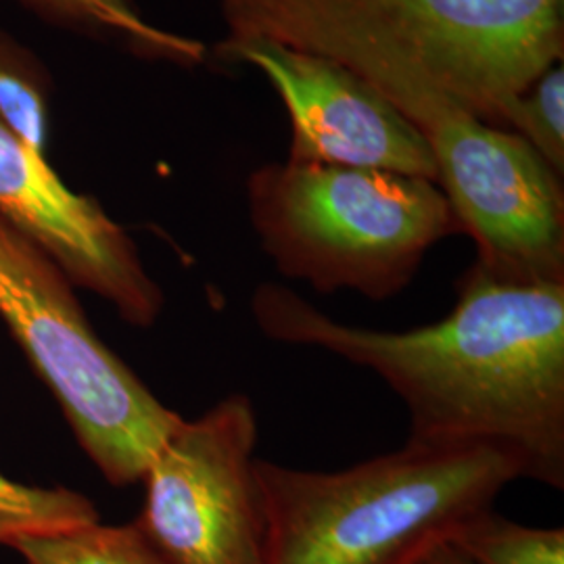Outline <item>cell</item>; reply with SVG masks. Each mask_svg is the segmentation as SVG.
Returning a JSON list of instances; mask_svg holds the SVG:
<instances>
[{
  "instance_id": "cell-2",
  "label": "cell",
  "mask_w": 564,
  "mask_h": 564,
  "mask_svg": "<svg viewBox=\"0 0 564 564\" xmlns=\"http://www.w3.org/2000/svg\"><path fill=\"white\" fill-rule=\"evenodd\" d=\"M223 44L265 39L339 61L421 132L508 123L563 55V0H220Z\"/></svg>"
},
{
  "instance_id": "cell-16",
  "label": "cell",
  "mask_w": 564,
  "mask_h": 564,
  "mask_svg": "<svg viewBox=\"0 0 564 564\" xmlns=\"http://www.w3.org/2000/svg\"><path fill=\"white\" fill-rule=\"evenodd\" d=\"M412 564H473L463 552L449 542L433 545L431 550H426L421 558H416Z\"/></svg>"
},
{
  "instance_id": "cell-11",
  "label": "cell",
  "mask_w": 564,
  "mask_h": 564,
  "mask_svg": "<svg viewBox=\"0 0 564 564\" xmlns=\"http://www.w3.org/2000/svg\"><path fill=\"white\" fill-rule=\"evenodd\" d=\"M23 564H170L134 523L80 524L11 545Z\"/></svg>"
},
{
  "instance_id": "cell-1",
  "label": "cell",
  "mask_w": 564,
  "mask_h": 564,
  "mask_svg": "<svg viewBox=\"0 0 564 564\" xmlns=\"http://www.w3.org/2000/svg\"><path fill=\"white\" fill-rule=\"evenodd\" d=\"M251 314L268 339L318 347L381 377L423 444H491L524 479L564 487V282H508L473 263L454 310L412 330L341 323L263 282Z\"/></svg>"
},
{
  "instance_id": "cell-8",
  "label": "cell",
  "mask_w": 564,
  "mask_h": 564,
  "mask_svg": "<svg viewBox=\"0 0 564 564\" xmlns=\"http://www.w3.org/2000/svg\"><path fill=\"white\" fill-rule=\"evenodd\" d=\"M218 55L260 69L291 116L289 160L437 178L423 132L339 61L265 39L218 44Z\"/></svg>"
},
{
  "instance_id": "cell-5",
  "label": "cell",
  "mask_w": 564,
  "mask_h": 564,
  "mask_svg": "<svg viewBox=\"0 0 564 564\" xmlns=\"http://www.w3.org/2000/svg\"><path fill=\"white\" fill-rule=\"evenodd\" d=\"M0 318L107 484L118 489L141 484L181 414L101 341L76 297V284L2 214Z\"/></svg>"
},
{
  "instance_id": "cell-12",
  "label": "cell",
  "mask_w": 564,
  "mask_h": 564,
  "mask_svg": "<svg viewBox=\"0 0 564 564\" xmlns=\"http://www.w3.org/2000/svg\"><path fill=\"white\" fill-rule=\"evenodd\" d=\"M0 121L46 155L53 130L51 76L39 57L0 30Z\"/></svg>"
},
{
  "instance_id": "cell-15",
  "label": "cell",
  "mask_w": 564,
  "mask_h": 564,
  "mask_svg": "<svg viewBox=\"0 0 564 564\" xmlns=\"http://www.w3.org/2000/svg\"><path fill=\"white\" fill-rule=\"evenodd\" d=\"M564 69H545L517 101L508 123L523 137L556 174L564 170Z\"/></svg>"
},
{
  "instance_id": "cell-10",
  "label": "cell",
  "mask_w": 564,
  "mask_h": 564,
  "mask_svg": "<svg viewBox=\"0 0 564 564\" xmlns=\"http://www.w3.org/2000/svg\"><path fill=\"white\" fill-rule=\"evenodd\" d=\"M42 20L113 41L147 59L172 61L184 67L207 59L203 42L153 25L134 0H18Z\"/></svg>"
},
{
  "instance_id": "cell-14",
  "label": "cell",
  "mask_w": 564,
  "mask_h": 564,
  "mask_svg": "<svg viewBox=\"0 0 564 564\" xmlns=\"http://www.w3.org/2000/svg\"><path fill=\"white\" fill-rule=\"evenodd\" d=\"M99 510L90 498L67 487H32L0 475V545L30 535L95 523Z\"/></svg>"
},
{
  "instance_id": "cell-4",
  "label": "cell",
  "mask_w": 564,
  "mask_h": 564,
  "mask_svg": "<svg viewBox=\"0 0 564 564\" xmlns=\"http://www.w3.org/2000/svg\"><path fill=\"white\" fill-rule=\"evenodd\" d=\"M247 203L282 276L372 302L402 293L429 249L460 232L435 182L381 170L268 163L249 176Z\"/></svg>"
},
{
  "instance_id": "cell-7",
  "label": "cell",
  "mask_w": 564,
  "mask_h": 564,
  "mask_svg": "<svg viewBox=\"0 0 564 564\" xmlns=\"http://www.w3.org/2000/svg\"><path fill=\"white\" fill-rule=\"evenodd\" d=\"M449 209L477 245V265L508 282H564L563 184L519 137L468 113L423 132Z\"/></svg>"
},
{
  "instance_id": "cell-3",
  "label": "cell",
  "mask_w": 564,
  "mask_h": 564,
  "mask_svg": "<svg viewBox=\"0 0 564 564\" xmlns=\"http://www.w3.org/2000/svg\"><path fill=\"white\" fill-rule=\"evenodd\" d=\"M265 564H412L494 508L523 464L500 445L423 444L341 470L258 460Z\"/></svg>"
},
{
  "instance_id": "cell-6",
  "label": "cell",
  "mask_w": 564,
  "mask_h": 564,
  "mask_svg": "<svg viewBox=\"0 0 564 564\" xmlns=\"http://www.w3.org/2000/svg\"><path fill=\"white\" fill-rule=\"evenodd\" d=\"M256 403L232 393L181 419L142 477L134 523L170 564H265Z\"/></svg>"
},
{
  "instance_id": "cell-13",
  "label": "cell",
  "mask_w": 564,
  "mask_h": 564,
  "mask_svg": "<svg viewBox=\"0 0 564 564\" xmlns=\"http://www.w3.org/2000/svg\"><path fill=\"white\" fill-rule=\"evenodd\" d=\"M447 542L473 564H564L563 527H527L494 508L460 524Z\"/></svg>"
},
{
  "instance_id": "cell-9",
  "label": "cell",
  "mask_w": 564,
  "mask_h": 564,
  "mask_svg": "<svg viewBox=\"0 0 564 564\" xmlns=\"http://www.w3.org/2000/svg\"><path fill=\"white\" fill-rule=\"evenodd\" d=\"M0 214L59 263L76 286L111 303L121 321L151 326L163 293L130 235L101 203L72 191L4 121H0Z\"/></svg>"
}]
</instances>
